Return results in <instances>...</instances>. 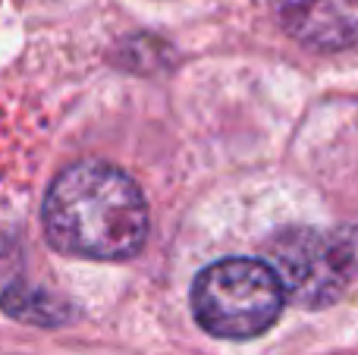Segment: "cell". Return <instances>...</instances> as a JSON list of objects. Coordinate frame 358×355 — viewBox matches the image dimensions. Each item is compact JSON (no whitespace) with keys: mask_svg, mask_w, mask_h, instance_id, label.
<instances>
[{"mask_svg":"<svg viewBox=\"0 0 358 355\" xmlns=\"http://www.w3.org/2000/svg\"><path fill=\"white\" fill-rule=\"evenodd\" d=\"M44 236L66 255L123 261L145 245L148 205L129 173L82 161L50 182L41 208Z\"/></svg>","mask_w":358,"mask_h":355,"instance_id":"cell-1","label":"cell"},{"mask_svg":"<svg viewBox=\"0 0 358 355\" xmlns=\"http://www.w3.org/2000/svg\"><path fill=\"white\" fill-rule=\"evenodd\" d=\"M283 283L277 270L255 258H227L195 277L192 314L220 340H252L277 324L283 312Z\"/></svg>","mask_w":358,"mask_h":355,"instance_id":"cell-2","label":"cell"},{"mask_svg":"<svg viewBox=\"0 0 358 355\" xmlns=\"http://www.w3.org/2000/svg\"><path fill=\"white\" fill-rule=\"evenodd\" d=\"M267 264L299 305H334L358 277V230L289 226L267 242Z\"/></svg>","mask_w":358,"mask_h":355,"instance_id":"cell-3","label":"cell"},{"mask_svg":"<svg viewBox=\"0 0 358 355\" xmlns=\"http://www.w3.org/2000/svg\"><path fill=\"white\" fill-rule=\"evenodd\" d=\"M280 22L315 50H343L358 41V0H277Z\"/></svg>","mask_w":358,"mask_h":355,"instance_id":"cell-4","label":"cell"},{"mask_svg":"<svg viewBox=\"0 0 358 355\" xmlns=\"http://www.w3.org/2000/svg\"><path fill=\"white\" fill-rule=\"evenodd\" d=\"M3 312L10 318L22 321V324H35V327H63L76 318L73 305L66 299H57L54 293H44V289L25 287L16 283L10 293L3 296Z\"/></svg>","mask_w":358,"mask_h":355,"instance_id":"cell-5","label":"cell"},{"mask_svg":"<svg viewBox=\"0 0 358 355\" xmlns=\"http://www.w3.org/2000/svg\"><path fill=\"white\" fill-rule=\"evenodd\" d=\"M19 277H22V255H19L13 239L0 236V302L16 283H22Z\"/></svg>","mask_w":358,"mask_h":355,"instance_id":"cell-6","label":"cell"}]
</instances>
